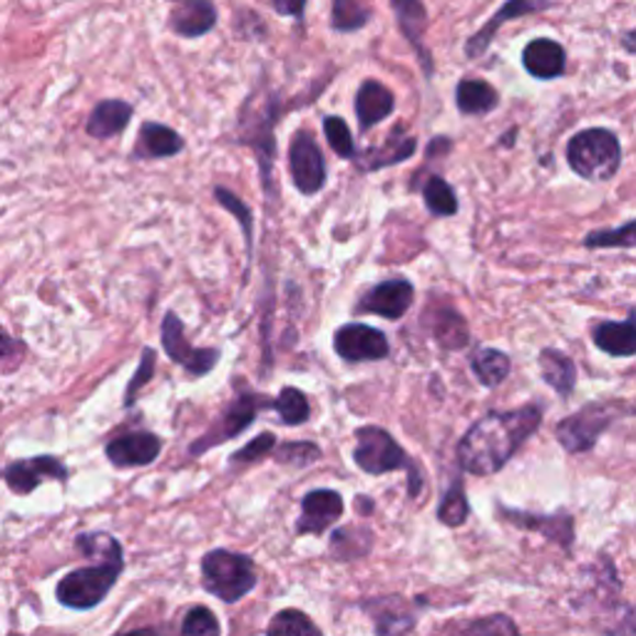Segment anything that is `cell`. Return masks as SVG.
Instances as JSON below:
<instances>
[{
	"mask_svg": "<svg viewBox=\"0 0 636 636\" xmlns=\"http://www.w3.org/2000/svg\"><path fill=\"white\" fill-rule=\"evenodd\" d=\"M543 425V408L522 405L517 411L490 413L472 425L458 443V462L470 475H492L505 468L529 435Z\"/></svg>",
	"mask_w": 636,
	"mask_h": 636,
	"instance_id": "cell-1",
	"label": "cell"
},
{
	"mask_svg": "<svg viewBox=\"0 0 636 636\" xmlns=\"http://www.w3.org/2000/svg\"><path fill=\"white\" fill-rule=\"evenodd\" d=\"M567 163L582 179L606 182L622 167L620 137L604 127L577 132L567 145Z\"/></svg>",
	"mask_w": 636,
	"mask_h": 636,
	"instance_id": "cell-2",
	"label": "cell"
},
{
	"mask_svg": "<svg viewBox=\"0 0 636 636\" xmlns=\"http://www.w3.org/2000/svg\"><path fill=\"white\" fill-rule=\"evenodd\" d=\"M354 460L368 475H386L393 470H408L411 475V498L423 492V475L415 462H411L401 445L391 438V433L378 428V425H366L356 431V450Z\"/></svg>",
	"mask_w": 636,
	"mask_h": 636,
	"instance_id": "cell-3",
	"label": "cell"
},
{
	"mask_svg": "<svg viewBox=\"0 0 636 636\" xmlns=\"http://www.w3.org/2000/svg\"><path fill=\"white\" fill-rule=\"evenodd\" d=\"M202 582L209 594L234 604L254 590L259 577H256L252 557L230 553V549H212L202 559Z\"/></svg>",
	"mask_w": 636,
	"mask_h": 636,
	"instance_id": "cell-4",
	"label": "cell"
},
{
	"mask_svg": "<svg viewBox=\"0 0 636 636\" xmlns=\"http://www.w3.org/2000/svg\"><path fill=\"white\" fill-rule=\"evenodd\" d=\"M122 569H125V559L122 557L100 559V565L75 569V572L60 579L58 590H55L58 602L78 612L94 610L110 594L112 587L118 584Z\"/></svg>",
	"mask_w": 636,
	"mask_h": 636,
	"instance_id": "cell-5",
	"label": "cell"
},
{
	"mask_svg": "<svg viewBox=\"0 0 636 636\" xmlns=\"http://www.w3.org/2000/svg\"><path fill=\"white\" fill-rule=\"evenodd\" d=\"M622 408L624 405L620 401H602L584 405L582 411L565 417V421L555 428L559 445H562L567 453L592 450L596 440H600L602 435L610 431V425L620 417Z\"/></svg>",
	"mask_w": 636,
	"mask_h": 636,
	"instance_id": "cell-6",
	"label": "cell"
},
{
	"mask_svg": "<svg viewBox=\"0 0 636 636\" xmlns=\"http://www.w3.org/2000/svg\"><path fill=\"white\" fill-rule=\"evenodd\" d=\"M261 408H269V403L264 401L261 395H252V393L239 395L230 408H226V413L220 417V421H216L212 428L202 435V438L192 443L189 455H202L207 450H212L214 445H222L226 440L236 438V435L249 428Z\"/></svg>",
	"mask_w": 636,
	"mask_h": 636,
	"instance_id": "cell-7",
	"label": "cell"
},
{
	"mask_svg": "<svg viewBox=\"0 0 636 636\" xmlns=\"http://www.w3.org/2000/svg\"><path fill=\"white\" fill-rule=\"evenodd\" d=\"M289 169L293 185L301 194H316L326 185V159L321 155L311 132L301 130L293 135L289 147Z\"/></svg>",
	"mask_w": 636,
	"mask_h": 636,
	"instance_id": "cell-8",
	"label": "cell"
},
{
	"mask_svg": "<svg viewBox=\"0 0 636 636\" xmlns=\"http://www.w3.org/2000/svg\"><path fill=\"white\" fill-rule=\"evenodd\" d=\"M163 346L165 354L175 360V364L185 366L187 373L207 376L209 370L220 360V350L216 348H197L185 336V324L177 313L169 311L163 321Z\"/></svg>",
	"mask_w": 636,
	"mask_h": 636,
	"instance_id": "cell-9",
	"label": "cell"
},
{
	"mask_svg": "<svg viewBox=\"0 0 636 636\" xmlns=\"http://www.w3.org/2000/svg\"><path fill=\"white\" fill-rule=\"evenodd\" d=\"M336 354L348 364H366V360H383L388 356V338L383 331L366 324L341 326L334 336Z\"/></svg>",
	"mask_w": 636,
	"mask_h": 636,
	"instance_id": "cell-10",
	"label": "cell"
},
{
	"mask_svg": "<svg viewBox=\"0 0 636 636\" xmlns=\"http://www.w3.org/2000/svg\"><path fill=\"white\" fill-rule=\"evenodd\" d=\"M70 470L65 465L53 458V455H37V458H27V460H18L11 462L3 472L5 486L11 488L15 495H31L33 490L43 486L45 480H68Z\"/></svg>",
	"mask_w": 636,
	"mask_h": 636,
	"instance_id": "cell-11",
	"label": "cell"
},
{
	"mask_svg": "<svg viewBox=\"0 0 636 636\" xmlns=\"http://www.w3.org/2000/svg\"><path fill=\"white\" fill-rule=\"evenodd\" d=\"M344 515V498L336 490H311L301 500V517L297 522L299 535H321L336 525Z\"/></svg>",
	"mask_w": 636,
	"mask_h": 636,
	"instance_id": "cell-12",
	"label": "cell"
},
{
	"mask_svg": "<svg viewBox=\"0 0 636 636\" xmlns=\"http://www.w3.org/2000/svg\"><path fill=\"white\" fill-rule=\"evenodd\" d=\"M413 297H415V289L411 281L391 279L370 289L364 297V301H360L358 311L378 313V316H383L386 321H398L405 316L408 309H411Z\"/></svg>",
	"mask_w": 636,
	"mask_h": 636,
	"instance_id": "cell-13",
	"label": "cell"
},
{
	"mask_svg": "<svg viewBox=\"0 0 636 636\" xmlns=\"http://www.w3.org/2000/svg\"><path fill=\"white\" fill-rule=\"evenodd\" d=\"M163 453V440L155 433H127L112 440L104 455L115 468H142L159 458Z\"/></svg>",
	"mask_w": 636,
	"mask_h": 636,
	"instance_id": "cell-14",
	"label": "cell"
},
{
	"mask_svg": "<svg viewBox=\"0 0 636 636\" xmlns=\"http://www.w3.org/2000/svg\"><path fill=\"white\" fill-rule=\"evenodd\" d=\"M549 5H553V0H507V3L495 13V18H492L490 23H486V27H482L480 33H475L470 37L468 45H465V55H468V58H478V55L488 51L492 37H495L500 27L505 25L507 21H512V18H522V15H529V13H543L545 8H549Z\"/></svg>",
	"mask_w": 636,
	"mask_h": 636,
	"instance_id": "cell-15",
	"label": "cell"
},
{
	"mask_svg": "<svg viewBox=\"0 0 636 636\" xmlns=\"http://www.w3.org/2000/svg\"><path fill=\"white\" fill-rule=\"evenodd\" d=\"M391 5H393L395 21H398V25H401V31L405 35V41L413 45L415 55L423 60L425 75L431 78L433 63H431V55H428V51H425V43H423L425 27H428V15H425L423 0H391Z\"/></svg>",
	"mask_w": 636,
	"mask_h": 636,
	"instance_id": "cell-16",
	"label": "cell"
},
{
	"mask_svg": "<svg viewBox=\"0 0 636 636\" xmlns=\"http://www.w3.org/2000/svg\"><path fill=\"white\" fill-rule=\"evenodd\" d=\"M500 515H502V520L512 522L515 527L533 529V533H543L547 539L562 545L565 549L572 547L574 525H572V517H569L567 512H562V515H529V512L500 507Z\"/></svg>",
	"mask_w": 636,
	"mask_h": 636,
	"instance_id": "cell-17",
	"label": "cell"
},
{
	"mask_svg": "<svg viewBox=\"0 0 636 636\" xmlns=\"http://www.w3.org/2000/svg\"><path fill=\"white\" fill-rule=\"evenodd\" d=\"M522 65L537 80H555L565 72V47L557 41H549V37H537L522 53Z\"/></svg>",
	"mask_w": 636,
	"mask_h": 636,
	"instance_id": "cell-18",
	"label": "cell"
},
{
	"mask_svg": "<svg viewBox=\"0 0 636 636\" xmlns=\"http://www.w3.org/2000/svg\"><path fill=\"white\" fill-rule=\"evenodd\" d=\"M415 152V140L411 135H405L403 127H395L381 147H370L364 155L356 152V165L364 169V172H376V169L391 167L398 163H405L408 157H413Z\"/></svg>",
	"mask_w": 636,
	"mask_h": 636,
	"instance_id": "cell-19",
	"label": "cell"
},
{
	"mask_svg": "<svg viewBox=\"0 0 636 636\" xmlns=\"http://www.w3.org/2000/svg\"><path fill=\"white\" fill-rule=\"evenodd\" d=\"M395 98L393 92L378 80H366L356 92V115L360 130H370L378 122H383L388 115H393Z\"/></svg>",
	"mask_w": 636,
	"mask_h": 636,
	"instance_id": "cell-20",
	"label": "cell"
},
{
	"mask_svg": "<svg viewBox=\"0 0 636 636\" xmlns=\"http://www.w3.org/2000/svg\"><path fill=\"white\" fill-rule=\"evenodd\" d=\"M216 25L212 0H185L169 15V27L182 37L207 35Z\"/></svg>",
	"mask_w": 636,
	"mask_h": 636,
	"instance_id": "cell-21",
	"label": "cell"
},
{
	"mask_svg": "<svg viewBox=\"0 0 636 636\" xmlns=\"http://www.w3.org/2000/svg\"><path fill=\"white\" fill-rule=\"evenodd\" d=\"M185 140L177 135L172 127L159 125V122H145L140 130L135 157L137 159H165L182 152Z\"/></svg>",
	"mask_w": 636,
	"mask_h": 636,
	"instance_id": "cell-22",
	"label": "cell"
},
{
	"mask_svg": "<svg viewBox=\"0 0 636 636\" xmlns=\"http://www.w3.org/2000/svg\"><path fill=\"white\" fill-rule=\"evenodd\" d=\"M594 346L616 358H632L636 354V321L634 313L626 321H602L594 326Z\"/></svg>",
	"mask_w": 636,
	"mask_h": 636,
	"instance_id": "cell-23",
	"label": "cell"
},
{
	"mask_svg": "<svg viewBox=\"0 0 636 636\" xmlns=\"http://www.w3.org/2000/svg\"><path fill=\"white\" fill-rule=\"evenodd\" d=\"M132 120V104L125 100H102L88 120V135L94 140H110L120 135Z\"/></svg>",
	"mask_w": 636,
	"mask_h": 636,
	"instance_id": "cell-24",
	"label": "cell"
},
{
	"mask_svg": "<svg viewBox=\"0 0 636 636\" xmlns=\"http://www.w3.org/2000/svg\"><path fill=\"white\" fill-rule=\"evenodd\" d=\"M539 370H543L545 383L553 388L555 393L569 398L577 386V366L574 360L557 348H545L539 354Z\"/></svg>",
	"mask_w": 636,
	"mask_h": 636,
	"instance_id": "cell-25",
	"label": "cell"
},
{
	"mask_svg": "<svg viewBox=\"0 0 636 636\" xmlns=\"http://www.w3.org/2000/svg\"><path fill=\"white\" fill-rule=\"evenodd\" d=\"M455 102L462 115H488L498 108V90L486 80H462L455 90Z\"/></svg>",
	"mask_w": 636,
	"mask_h": 636,
	"instance_id": "cell-26",
	"label": "cell"
},
{
	"mask_svg": "<svg viewBox=\"0 0 636 636\" xmlns=\"http://www.w3.org/2000/svg\"><path fill=\"white\" fill-rule=\"evenodd\" d=\"M470 368L482 386L495 388L510 376V358L498 348H480L472 354Z\"/></svg>",
	"mask_w": 636,
	"mask_h": 636,
	"instance_id": "cell-27",
	"label": "cell"
},
{
	"mask_svg": "<svg viewBox=\"0 0 636 636\" xmlns=\"http://www.w3.org/2000/svg\"><path fill=\"white\" fill-rule=\"evenodd\" d=\"M373 537L364 527H344L331 535V555L336 559H356L370 553Z\"/></svg>",
	"mask_w": 636,
	"mask_h": 636,
	"instance_id": "cell-28",
	"label": "cell"
},
{
	"mask_svg": "<svg viewBox=\"0 0 636 636\" xmlns=\"http://www.w3.org/2000/svg\"><path fill=\"white\" fill-rule=\"evenodd\" d=\"M435 338H438V344L448 350L462 348L470 338L468 324H465V319L458 311L445 309L438 313V316H435Z\"/></svg>",
	"mask_w": 636,
	"mask_h": 636,
	"instance_id": "cell-29",
	"label": "cell"
},
{
	"mask_svg": "<svg viewBox=\"0 0 636 636\" xmlns=\"http://www.w3.org/2000/svg\"><path fill=\"white\" fill-rule=\"evenodd\" d=\"M370 11L360 0H334V11H331V27L338 33H354L368 25Z\"/></svg>",
	"mask_w": 636,
	"mask_h": 636,
	"instance_id": "cell-30",
	"label": "cell"
},
{
	"mask_svg": "<svg viewBox=\"0 0 636 636\" xmlns=\"http://www.w3.org/2000/svg\"><path fill=\"white\" fill-rule=\"evenodd\" d=\"M271 408L281 415L283 425H301L306 423L311 415L309 398L303 395L299 388H283L277 401L271 403Z\"/></svg>",
	"mask_w": 636,
	"mask_h": 636,
	"instance_id": "cell-31",
	"label": "cell"
},
{
	"mask_svg": "<svg viewBox=\"0 0 636 636\" xmlns=\"http://www.w3.org/2000/svg\"><path fill=\"white\" fill-rule=\"evenodd\" d=\"M423 199H425V207H428L435 216L458 214V197H455L453 187L445 182L443 177L428 179V185L423 187Z\"/></svg>",
	"mask_w": 636,
	"mask_h": 636,
	"instance_id": "cell-32",
	"label": "cell"
},
{
	"mask_svg": "<svg viewBox=\"0 0 636 636\" xmlns=\"http://www.w3.org/2000/svg\"><path fill=\"white\" fill-rule=\"evenodd\" d=\"M468 512H470L468 498H465V488L458 480L448 492H445V498L438 507V520L445 527H460L462 522L468 520Z\"/></svg>",
	"mask_w": 636,
	"mask_h": 636,
	"instance_id": "cell-33",
	"label": "cell"
},
{
	"mask_svg": "<svg viewBox=\"0 0 636 636\" xmlns=\"http://www.w3.org/2000/svg\"><path fill=\"white\" fill-rule=\"evenodd\" d=\"M269 634H287V636H301V634H321V629L313 624L306 614L297 610H283L279 612L267 626Z\"/></svg>",
	"mask_w": 636,
	"mask_h": 636,
	"instance_id": "cell-34",
	"label": "cell"
},
{
	"mask_svg": "<svg viewBox=\"0 0 636 636\" xmlns=\"http://www.w3.org/2000/svg\"><path fill=\"white\" fill-rule=\"evenodd\" d=\"M78 549L85 557L94 559H110V557H122V547L112 535L108 533H90L78 537Z\"/></svg>",
	"mask_w": 636,
	"mask_h": 636,
	"instance_id": "cell-35",
	"label": "cell"
},
{
	"mask_svg": "<svg viewBox=\"0 0 636 636\" xmlns=\"http://www.w3.org/2000/svg\"><path fill=\"white\" fill-rule=\"evenodd\" d=\"M324 132L331 149L336 152L338 157L344 159H354L356 157V147H354V137H350V130L346 125V120L328 115L324 120Z\"/></svg>",
	"mask_w": 636,
	"mask_h": 636,
	"instance_id": "cell-36",
	"label": "cell"
},
{
	"mask_svg": "<svg viewBox=\"0 0 636 636\" xmlns=\"http://www.w3.org/2000/svg\"><path fill=\"white\" fill-rule=\"evenodd\" d=\"M321 458V448L313 443H287L277 448V460L293 468H306Z\"/></svg>",
	"mask_w": 636,
	"mask_h": 636,
	"instance_id": "cell-37",
	"label": "cell"
},
{
	"mask_svg": "<svg viewBox=\"0 0 636 636\" xmlns=\"http://www.w3.org/2000/svg\"><path fill=\"white\" fill-rule=\"evenodd\" d=\"M634 230H636V222L629 220L624 226H620V230L592 232V234H587L584 246H590V249H600V246H632Z\"/></svg>",
	"mask_w": 636,
	"mask_h": 636,
	"instance_id": "cell-38",
	"label": "cell"
},
{
	"mask_svg": "<svg viewBox=\"0 0 636 636\" xmlns=\"http://www.w3.org/2000/svg\"><path fill=\"white\" fill-rule=\"evenodd\" d=\"M220 622H216V616L212 610H207V606H194L192 612L185 616V624H182V634L187 636H204V634H220Z\"/></svg>",
	"mask_w": 636,
	"mask_h": 636,
	"instance_id": "cell-39",
	"label": "cell"
},
{
	"mask_svg": "<svg viewBox=\"0 0 636 636\" xmlns=\"http://www.w3.org/2000/svg\"><path fill=\"white\" fill-rule=\"evenodd\" d=\"M214 197H216V202H220L222 207L230 209V212L234 216H239V222H242V230H244V236H246V244H249V252H252V212H249V207H246L242 199H236L230 189H224V187H216L214 189Z\"/></svg>",
	"mask_w": 636,
	"mask_h": 636,
	"instance_id": "cell-40",
	"label": "cell"
},
{
	"mask_svg": "<svg viewBox=\"0 0 636 636\" xmlns=\"http://www.w3.org/2000/svg\"><path fill=\"white\" fill-rule=\"evenodd\" d=\"M155 376V350L145 348V354H142V364L137 368L135 378H132L130 386H127V393H125V405H132L137 398L140 388H145L149 383V378Z\"/></svg>",
	"mask_w": 636,
	"mask_h": 636,
	"instance_id": "cell-41",
	"label": "cell"
},
{
	"mask_svg": "<svg viewBox=\"0 0 636 636\" xmlns=\"http://www.w3.org/2000/svg\"><path fill=\"white\" fill-rule=\"evenodd\" d=\"M274 448H277V438H274V433H261L259 438H254L249 445H246L244 450L234 453L232 455V462H254V460H261L264 455H269Z\"/></svg>",
	"mask_w": 636,
	"mask_h": 636,
	"instance_id": "cell-42",
	"label": "cell"
},
{
	"mask_svg": "<svg viewBox=\"0 0 636 636\" xmlns=\"http://www.w3.org/2000/svg\"><path fill=\"white\" fill-rule=\"evenodd\" d=\"M500 629L515 634L517 626L512 624L507 616H490V622H480L470 626V632H500Z\"/></svg>",
	"mask_w": 636,
	"mask_h": 636,
	"instance_id": "cell-43",
	"label": "cell"
},
{
	"mask_svg": "<svg viewBox=\"0 0 636 636\" xmlns=\"http://www.w3.org/2000/svg\"><path fill=\"white\" fill-rule=\"evenodd\" d=\"M274 11L281 15H291V18H301L303 8H306V0H271Z\"/></svg>",
	"mask_w": 636,
	"mask_h": 636,
	"instance_id": "cell-44",
	"label": "cell"
},
{
	"mask_svg": "<svg viewBox=\"0 0 636 636\" xmlns=\"http://www.w3.org/2000/svg\"><path fill=\"white\" fill-rule=\"evenodd\" d=\"M18 344L15 341L8 336V334H3V331H0V360L3 358H11V354H13V348H15Z\"/></svg>",
	"mask_w": 636,
	"mask_h": 636,
	"instance_id": "cell-45",
	"label": "cell"
},
{
	"mask_svg": "<svg viewBox=\"0 0 636 636\" xmlns=\"http://www.w3.org/2000/svg\"><path fill=\"white\" fill-rule=\"evenodd\" d=\"M172 3H179V0H172Z\"/></svg>",
	"mask_w": 636,
	"mask_h": 636,
	"instance_id": "cell-46",
	"label": "cell"
}]
</instances>
